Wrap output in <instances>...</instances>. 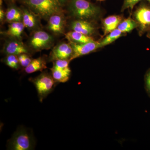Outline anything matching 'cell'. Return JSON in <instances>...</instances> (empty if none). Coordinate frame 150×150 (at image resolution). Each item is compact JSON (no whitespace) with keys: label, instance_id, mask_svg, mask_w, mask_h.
<instances>
[{"label":"cell","instance_id":"obj_1","mask_svg":"<svg viewBox=\"0 0 150 150\" xmlns=\"http://www.w3.org/2000/svg\"><path fill=\"white\" fill-rule=\"evenodd\" d=\"M68 14L74 19L95 22L102 16V10L87 0H71L67 6Z\"/></svg>","mask_w":150,"mask_h":150},{"label":"cell","instance_id":"obj_2","mask_svg":"<svg viewBox=\"0 0 150 150\" xmlns=\"http://www.w3.org/2000/svg\"><path fill=\"white\" fill-rule=\"evenodd\" d=\"M35 141L31 129L24 126H19L8 141V150H32L34 149Z\"/></svg>","mask_w":150,"mask_h":150},{"label":"cell","instance_id":"obj_3","mask_svg":"<svg viewBox=\"0 0 150 150\" xmlns=\"http://www.w3.org/2000/svg\"><path fill=\"white\" fill-rule=\"evenodd\" d=\"M21 1L41 19H48L52 15L64 12L57 0H22Z\"/></svg>","mask_w":150,"mask_h":150},{"label":"cell","instance_id":"obj_4","mask_svg":"<svg viewBox=\"0 0 150 150\" xmlns=\"http://www.w3.org/2000/svg\"><path fill=\"white\" fill-rule=\"evenodd\" d=\"M29 81L35 86L38 99L41 103L53 92L59 83L51 74L47 71L43 72L35 77L30 78Z\"/></svg>","mask_w":150,"mask_h":150},{"label":"cell","instance_id":"obj_5","mask_svg":"<svg viewBox=\"0 0 150 150\" xmlns=\"http://www.w3.org/2000/svg\"><path fill=\"white\" fill-rule=\"evenodd\" d=\"M54 43L53 35L40 29L32 32L28 41L27 46L31 51L38 52L50 49Z\"/></svg>","mask_w":150,"mask_h":150},{"label":"cell","instance_id":"obj_6","mask_svg":"<svg viewBox=\"0 0 150 150\" xmlns=\"http://www.w3.org/2000/svg\"><path fill=\"white\" fill-rule=\"evenodd\" d=\"M133 19L137 22V28L139 36L150 30V4L147 1L141 2L133 12Z\"/></svg>","mask_w":150,"mask_h":150},{"label":"cell","instance_id":"obj_7","mask_svg":"<svg viewBox=\"0 0 150 150\" xmlns=\"http://www.w3.org/2000/svg\"><path fill=\"white\" fill-rule=\"evenodd\" d=\"M46 28L52 35L59 36L65 35L67 25L65 12L52 15L47 20Z\"/></svg>","mask_w":150,"mask_h":150},{"label":"cell","instance_id":"obj_8","mask_svg":"<svg viewBox=\"0 0 150 150\" xmlns=\"http://www.w3.org/2000/svg\"><path fill=\"white\" fill-rule=\"evenodd\" d=\"M96 23L82 20L74 19L70 23L69 28L70 30L94 38L98 33V27Z\"/></svg>","mask_w":150,"mask_h":150},{"label":"cell","instance_id":"obj_9","mask_svg":"<svg viewBox=\"0 0 150 150\" xmlns=\"http://www.w3.org/2000/svg\"><path fill=\"white\" fill-rule=\"evenodd\" d=\"M73 54V49L71 44L69 42H62L52 49L48 61L53 62L57 60H69L70 61Z\"/></svg>","mask_w":150,"mask_h":150},{"label":"cell","instance_id":"obj_10","mask_svg":"<svg viewBox=\"0 0 150 150\" xmlns=\"http://www.w3.org/2000/svg\"><path fill=\"white\" fill-rule=\"evenodd\" d=\"M31 51L27 45H25L22 40L9 38L4 44L2 52L5 55L9 54L18 55L25 53L30 54Z\"/></svg>","mask_w":150,"mask_h":150},{"label":"cell","instance_id":"obj_11","mask_svg":"<svg viewBox=\"0 0 150 150\" xmlns=\"http://www.w3.org/2000/svg\"><path fill=\"white\" fill-rule=\"evenodd\" d=\"M23 12L22 22L25 27L31 32L42 29L41 18L30 9L24 6L21 7Z\"/></svg>","mask_w":150,"mask_h":150},{"label":"cell","instance_id":"obj_12","mask_svg":"<svg viewBox=\"0 0 150 150\" xmlns=\"http://www.w3.org/2000/svg\"><path fill=\"white\" fill-rule=\"evenodd\" d=\"M69 43L71 45L73 49V56L70 59V62L79 57L92 53L100 48L99 41L95 40L81 44Z\"/></svg>","mask_w":150,"mask_h":150},{"label":"cell","instance_id":"obj_13","mask_svg":"<svg viewBox=\"0 0 150 150\" xmlns=\"http://www.w3.org/2000/svg\"><path fill=\"white\" fill-rule=\"evenodd\" d=\"M123 19L124 17L122 15H112L101 19L104 36L117 28Z\"/></svg>","mask_w":150,"mask_h":150},{"label":"cell","instance_id":"obj_14","mask_svg":"<svg viewBox=\"0 0 150 150\" xmlns=\"http://www.w3.org/2000/svg\"><path fill=\"white\" fill-rule=\"evenodd\" d=\"M25 28V27L22 22H15L9 23L7 30L2 33L8 38L22 40Z\"/></svg>","mask_w":150,"mask_h":150},{"label":"cell","instance_id":"obj_15","mask_svg":"<svg viewBox=\"0 0 150 150\" xmlns=\"http://www.w3.org/2000/svg\"><path fill=\"white\" fill-rule=\"evenodd\" d=\"M6 11V22L8 23L15 22H22L23 12L21 8L14 4V3L9 4Z\"/></svg>","mask_w":150,"mask_h":150},{"label":"cell","instance_id":"obj_16","mask_svg":"<svg viewBox=\"0 0 150 150\" xmlns=\"http://www.w3.org/2000/svg\"><path fill=\"white\" fill-rule=\"evenodd\" d=\"M48 62V59L43 56L33 59L29 65L24 68L25 72L30 74L37 71H42L43 70L47 69L46 64Z\"/></svg>","mask_w":150,"mask_h":150},{"label":"cell","instance_id":"obj_17","mask_svg":"<svg viewBox=\"0 0 150 150\" xmlns=\"http://www.w3.org/2000/svg\"><path fill=\"white\" fill-rule=\"evenodd\" d=\"M65 38L70 43L81 44L95 40L93 38L88 36L83 33L70 30L65 34Z\"/></svg>","mask_w":150,"mask_h":150},{"label":"cell","instance_id":"obj_18","mask_svg":"<svg viewBox=\"0 0 150 150\" xmlns=\"http://www.w3.org/2000/svg\"><path fill=\"white\" fill-rule=\"evenodd\" d=\"M50 70L52 76L55 81L59 83H64L67 82L69 80L71 74V71L70 67L65 69H61L53 66L52 68L50 69Z\"/></svg>","mask_w":150,"mask_h":150},{"label":"cell","instance_id":"obj_19","mask_svg":"<svg viewBox=\"0 0 150 150\" xmlns=\"http://www.w3.org/2000/svg\"><path fill=\"white\" fill-rule=\"evenodd\" d=\"M126 34V33H123L118 28H116L106 35L104 38L99 41L100 48H103L111 44L120 37L125 36Z\"/></svg>","mask_w":150,"mask_h":150},{"label":"cell","instance_id":"obj_20","mask_svg":"<svg viewBox=\"0 0 150 150\" xmlns=\"http://www.w3.org/2000/svg\"><path fill=\"white\" fill-rule=\"evenodd\" d=\"M138 25L133 18L129 16L128 18L123 19L118 25L117 28L123 33L131 32L135 28H137Z\"/></svg>","mask_w":150,"mask_h":150},{"label":"cell","instance_id":"obj_21","mask_svg":"<svg viewBox=\"0 0 150 150\" xmlns=\"http://www.w3.org/2000/svg\"><path fill=\"white\" fill-rule=\"evenodd\" d=\"M2 62L13 69L18 70L21 67L17 55L13 54L6 55Z\"/></svg>","mask_w":150,"mask_h":150},{"label":"cell","instance_id":"obj_22","mask_svg":"<svg viewBox=\"0 0 150 150\" xmlns=\"http://www.w3.org/2000/svg\"><path fill=\"white\" fill-rule=\"evenodd\" d=\"M143 1L146 0H124L121 11L123 12L125 10L128 9L131 13L136 5Z\"/></svg>","mask_w":150,"mask_h":150},{"label":"cell","instance_id":"obj_23","mask_svg":"<svg viewBox=\"0 0 150 150\" xmlns=\"http://www.w3.org/2000/svg\"><path fill=\"white\" fill-rule=\"evenodd\" d=\"M20 64L21 67L25 68L32 62L33 59L30 54L23 53L18 56Z\"/></svg>","mask_w":150,"mask_h":150},{"label":"cell","instance_id":"obj_24","mask_svg":"<svg viewBox=\"0 0 150 150\" xmlns=\"http://www.w3.org/2000/svg\"><path fill=\"white\" fill-rule=\"evenodd\" d=\"M145 86L146 91L150 97V69L146 72L144 76Z\"/></svg>","mask_w":150,"mask_h":150},{"label":"cell","instance_id":"obj_25","mask_svg":"<svg viewBox=\"0 0 150 150\" xmlns=\"http://www.w3.org/2000/svg\"><path fill=\"white\" fill-rule=\"evenodd\" d=\"M6 11L3 9L2 6L0 8V21L3 24L6 22Z\"/></svg>","mask_w":150,"mask_h":150},{"label":"cell","instance_id":"obj_26","mask_svg":"<svg viewBox=\"0 0 150 150\" xmlns=\"http://www.w3.org/2000/svg\"><path fill=\"white\" fill-rule=\"evenodd\" d=\"M57 1L59 2L63 7H64L66 6H67L71 0H57Z\"/></svg>","mask_w":150,"mask_h":150},{"label":"cell","instance_id":"obj_27","mask_svg":"<svg viewBox=\"0 0 150 150\" xmlns=\"http://www.w3.org/2000/svg\"><path fill=\"white\" fill-rule=\"evenodd\" d=\"M146 36L148 38H149L150 39V30L147 33Z\"/></svg>","mask_w":150,"mask_h":150},{"label":"cell","instance_id":"obj_28","mask_svg":"<svg viewBox=\"0 0 150 150\" xmlns=\"http://www.w3.org/2000/svg\"><path fill=\"white\" fill-rule=\"evenodd\" d=\"M5 1H6V2H8V4H10L12 2L11 0H4Z\"/></svg>","mask_w":150,"mask_h":150},{"label":"cell","instance_id":"obj_29","mask_svg":"<svg viewBox=\"0 0 150 150\" xmlns=\"http://www.w3.org/2000/svg\"><path fill=\"white\" fill-rule=\"evenodd\" d=\"M22 1V0H11L12 3H15V2L17 1Z\"/></svg>","mask_w":150,"mask_h":150},{"label":"cell","instance_id":"obj_30","mask_svg":"<svg viewBox=\"0 0 150 150\" xmlns=\"http://www.w3.org/2000/svg\"><path fill=\"white\" fill-rule=\"evenodd\" d=\"M146 1H147L149 3V4H150V0H146Z\"/></svg>","mask_w":150,"mask_h":150},{"label":"cell","instance_id":"obj_31","mask_svg":"<svg viewBox=\"0 0 150 150\" xmlns=\"http://www.w3.org/2000/svg\"><path fill=\"white\" fill-rule=\"evenodd\" d=\"M97 1H105V0H97Z\"/></svg>","mask_w":150,"mask_h":150}]
</instances>
